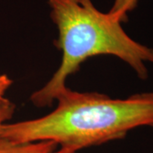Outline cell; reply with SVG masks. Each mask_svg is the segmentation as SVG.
<instances>
[{
	"instance_id": "obj_1",
	"label": "cell",
	"mask_w": 153,
	"mask_h": 153,
	"mask_svg": "<svg viewBox=\"0 0 153 153\" xmlns=\"http://www.w3.org/2000/svg\"><path fill=\"white\" fill-rule=\"evenodd\" d=\"M55 100L56 108L46 116L4 123L0 137L17 143L49 140L78 152L123 139L140 127L153 128V92L113 99L66 88Z\"/></svg>"
},
{
	"instance_id": "obj_2",
	"label": "cell",
	"mask_w": 153,
	"mask_h": 153,
	"mask_svg": "<svg viewBox=\"0 0 153 153\" xmlns=\"http://www.w3.org/2000/svg\"><path fill=\"white\" fill-rule=\"evenodd\" d=\"M50 17L58 29L55 47L61 62L44 87L31 95L38 108L50 106L66 89L68 76L78 71L88 58L113 55L124 61L139 78L148 77L147 63L153 64V49L138 43L122 27V22L95 8L91 0H48Z\"/></svg>"
},
{
	"instance_id": "obj_3",
	"label": "cell",
	"mask_w": 153,
	"mask_h": 153,
	"mask_svg": "<svg viewBox=\"0 0 153 153\" xmlns=\"http://www.w3.org/2000/svg\"><path fill=\"white\" fill-rule=\"evenodd\" d=\"M57 147L55 142L49 140L17 143L0 137V153H52Z\"/></svg>"
},
{
	"instance_id": "obj_4",
	"label": "cell",
	"mask_w": 153,
	"mask_h": 153,
	"mask_svg": "<svg viewBox=\"0 0 153 153\" xmlns=\"http://www.w3.org/2000/svg\"><path fill=\"white\" fill-rule=\"evenodd\" d=\"M138 1L139 0H115L108 14L116 21L125 22L128 18V13L136 7Z\"/></svg>"
},
{
	"instance_id": "obj_5",
	"label": "cell",
	"mask_w": 153,
	"mask_h": 153,
	"mask_svg": "<svg viewBox=\"0 0 153 153\" xmlns=\"http://www.w3.org/2000/svg\"><path fill=\"white\" fill-rule=\"evenodd\" d=\"M15 111L16 105L9 99L4 97L0 100V129L2 126L12 118Z\"/></svg>"
},
{
	"instance_id": "obj_6",
	"label": "cell",
	"mask_w": 153,
	"mask_h": 153,
	"mask_svg": "<svg viewBox=\"0 0 153 153\" xmlns=\"http://www.w3.org/2000/svg\"><path fill=\"white\" fill-rule=\"evenodd\" d=\"M13 80L6 74H0V100L4 97L7 90L10 88Z\"/></svg>"
},
{
	"instance_id": "obj_7",
	"label": "cell",
	"mask_w": 153,
	"mask_h": 153,
	"mask_svg": "<svg viewBox=\"0 0 153 153\" xmlns=\"http://www.w3.org/2000/svg\"><path fill=\"white\" fill-rule=\"evenodd\" d=\"M52 153H78V152H74V151H71V150H69V149L60 147L59 149H56L55 152H53Z\"/></svg>"
}]
</instances>
